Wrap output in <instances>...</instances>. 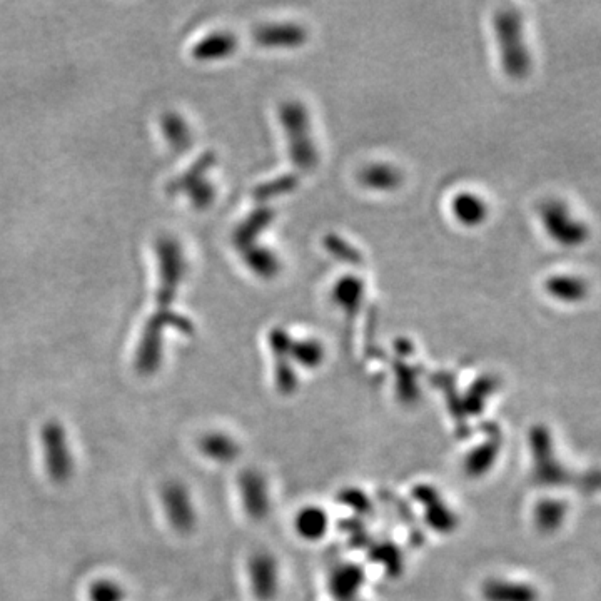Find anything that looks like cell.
Here are the masks:
<instances>
[{
	"instance_id": "cell-8",
	"label": "cell",
	"mask_w": 601,
	"mask_h": 601,
	"mask_svg": "<svg viewBox=\"0 0 601 601\" xmlns=\"http://www.w3.org/2000/svg\"><path fill=\"white\" fill-rule=\"evenodd\" d=\"M545 289L551 298L565 304L583 303L590 294V286L586 283V279L575 274L550 276L545 281Z\"/></svg>"
},
{
	"instance_id": "cell-20",
	"label": "cell",
	"mask_w": 601,
	"mask_h": 601,
	"mask_svg": "<svg viewBox=\"0 0 601 601\" xmlns=\"http://www.w3.org/2000/svg\"><path fill=\"white\" fill-rule=\"evenodd\" d=\"M273 216V209H261L258 213L253 214V216L243 224V228H239L238 236H236V238H238V243H251L253 238L256 239V236L271 223Z\"/></svg>"
},
{
	"instance_id": "cell-18",
	"label": "cell",
	"mask_w": 601,
	"mask_h": 601,
	"mask_svg": "<svg viewBox=\"0 0 601 601\" xmlns=\"http://www.w3.org/2000/svg\"><path fill=\"white\" fill-rule=\"evenodd\" d=\"M324 530H326V516L323 511L308 508L298 516V531L304 538H309V540L319 538V536H323Z\"/></svg>"
},
{
	"instance_id": "cell-2",
	"label": "cell",
	"mask_w": 601,
	"mask_h": 601,
	"mask_svg": "<svg viewBox=\"0 0 601 601\" xmlns=\"http://www.w3.org/2000/svg\"><path fill=\"white\" fill-rule=\"evenodd\" d=\"M289 142V154L299 169H313L318 164V151L311 137L308 111L299 101L284 102L279 109Z\"/></svg>"
},
{
	"instance_id": "cell-6",
	"label": "cell",
	"mask_w": 601,
	"mask_h": 601,
	"mask_svg": "<svg viewBox=\"0 0 601 601\" xmlns=\"http://www.w3.org/2000/svg\"><path fill=\"white\" fill-rule=\"evenodd\" d=\"M162 503L166 510L167 520L174 530L187 533L196 525V510L192 505L191 495L181 483H169L162 490Z\"/></svg>"
},
{
	"instance_id": "cell-19",
	"label": "cell",
	"mask_w": 601,
	"mask_h": 601,
	"mask_svg": "<svg viewBox=\"0 0 601 601\" xmlns=\"http://www.w3.org/2000/svg\"><path fill=\"white\" fill-rule=\"evenodd\" d=\"M126 591L117 581L102 578L92 583L89 588V601H124Z\"/></svg>"
},
{
	"instance_id": "cell-23",
	"label": "cell",
	"mask_w": 601,
	"mask_h": 601,
	"mask_svg": "<svg viewBox=\"0 0 601 601\" xmlns=\"http://www.w3.org/2000/svg\"><path fill=\"white\" fill-rule=\"evenodd\" d=\"M326 246H328L338 258L344 259V261H349V263H358L359 261V254L356 253V249L351 248L349 244L344 243V241L336 238V236H331V238L326 239Z\"/></svg>"
},
{
	"instance_id": "cell-1",
	"label": "cell",
	"mask_w": 601,
	"mask_h": 601,
	"mask_svg": "<svg viewBox=\"0 0 601 601\" xmlns=\"http://www.w3.org/2000/svg\"><path fill=\"white\" fill-rule=\"evenodd\" d=\"M495 31L500 44L501 64L508 76L523 79L531 71V56L525 42L523 17L520 12L505 7L496 12Z\"/></svg>"
},
{
	"instance_id": "cell-12",
	"label": "cell",
	"mask_w": 601,
	"mask_h": 601,
	"mask_svg": "<svg viewBox=\"0 0 601 601\" xmlns=\"http://www.w3.org/2000/svg\"><path fill=\"white\" fill-rule=\"evenodd\" d=\"M251 581H253V590H256L261 598L271 596L276 590L278 576H276V563L273 558L266 555H259L251 561L249 566Z\"/></svg>"
},
{
	"instance_id": "cell-11",
	"label": "cell",
	"mask_w": 601,
	"mask_h": 601,
	"mask_svg": "<svg viewBox=\"0 0 601 601\" xmlns=\"http://www.w3.org/2000/svg\"><path fill=\"white\" fill-rule=\"evenodd\" d=\"M359 179L363 182V186L374 191H393L401 184L403 176L391 164H369L361 171Z\"/></svg>"
},
{
	"instance_id": "cell-21",
	"label": "cell",
	"mask_w": 601,
	"mask_h": 601,
	"mask_svg": "<svg viewBox=\"0 0 601 601\" xmlns=\"http://www.w3.org/2000/svg\"><path fill=\"white\" fill-rule=\"evenodd\" d=\"M296 184H298V179L294 176L279 177L276 181L259 187L258 191H256V197L264 199V197L278 196V194L293 191Z\"/></svg>"
},
{
	"instance_id": "cell-3",
	"label": "cell",
	"mask_w": 601,
	"mask_h": 601,
	"mask_svg": "<svg viewBox=\"0 0 601 601\" xmlns=\"http://www.w3.org/2000/svg\"><path fill=\"white\" fill-rule=\"evenodd\" d=\"M540 218L546 234L563 248H580L590 239L588 224L576 218L563 201H545L540 206Z\"/></svg>"
},
{
	"instance_id": "cell-17",
	"label": "cell",
	"mask_w": 601,
	"mask_h": 601,
	"mask_svg": "<svg viewBox=\"0 0 601 601\" xmlns=\"http://www.w3.org/2000/svg\"><path fill=\"white\" fill-rule=\"evenodd\" d=\"M334 301L344 309L356 308L363 301V283L354 276L343 278L333 291Z\"/></svg>"
},
{
	"instance_id": "cell-22",
	"label": "cell",
	"mask_w": 601,
	"mask_h": 601,
	"mask_svg": "<svg viewBox=\"0 0 601 601\" xmlns=\"http://www.w3.org/2000/svg\"><path fill=\"white\" fill-rule=\"evenodd\" d=\"M296 356L304 366H316L323 359V346H319L316 341H304L296 344Z\"/></svg>"
},
{
	"instance_id": "cell-10",
	"label": "cell",
	"mask_w": 601,
	"mask_h": 601,
	"mask_svg": "<svg viewBox=\"0 0 601 601\" xmlns=\"http://www.w3.org/2000/svg\"><path fill=\"white\" fill-rule=\"evenodd\" d=\"M453 214L466 226H478L488 218V204L473 192H460L453 199Z\"/></svg>"
},
{
	"instance_id": "cell-4",
	"label": "cell",
	"mask_w": 601,
	"mask_h": 601,
	"mask_svg": "<svg viewBox=\"0 0 601 601\" xmlns=\"http://www.w3.org/2000/svg\"><path fill=\"white\" fill-rule=\"evenodd\" d=\"M47 475L56 483H66L74 473V456L66 430L59 421H47L41 431Z\"/></svg>"
},
{
	"instance_id": "cell-16",
	"label": "cell",
	"mask_w": 601,
	"mask_h": 601,
	"mask_svg": "<svg viewBox=\"0 0 601 601\" xmlns=\"http://www.w3.org/2000/svg\"><path fill=\"white\" fill-rule=\"evenodd\" d=\"M246 263L261 278H273L279 273V259L269 249H251L246 254Z\"/></svg>"
},
{
	"instance_id": "cell-13",
	"label": "cell",
	"mask_w": 601,
	"mask_h": 601,
	"mask_svg": "<svg viewBox=\"0 0 601 601\" xmlns=\"http://www.w3.org/2000/svg\"><path fill=\"white\" fill-rule=\"evenodd\" d=\"M568 515V505L565 501L546 498L535 508V523L543 533H555L560 530Z\"/></svg>"
},
{
	"instance_id": "cell-9",
	"label": "cell",
	"mask_w": 601,
	"mask_h": 601,
	"mask_svg": "<svg viewBox=\"0 0 601 601\" xmlns=\"http://www.w3.org/2000/svg\"><path fill=\"white\" fill-rule=\"evenodd\" d=\"M486 601H538L540 593L535 586L523 581L490 580L483 588Z\"/></svg>"
},
{
	"instance_id": "cell-7",
	"label": "cell",
	"mask_w": 601,
	"mask_h": 601,
	"mask_svg": "<svg viewBox=\"0 0 601 601\" xmlns=\"http://www.w3.org/2000/svg\"><path fill=\"white\" fill-rule=\"evenodd\" d=\"M308 32L291 22L264 24L254 31V39L264 47H298L306 42Z\"/></svg>"
},
{
	"instance_id": "cell-5",
	"label": "cell",
	"mask_w": 601,
	"mask_h": 601,
	"mask_svg": "<svg viewBox=\"0 0 601 601\" xmlns=\"http://www.w3.org/2000/svg\"><path fill=\"white\" fill-rule=\"evenodd\" d=\"M531 451L535 458V476L541 485L566 486L571 480L563 463L556 458L550 431L543 426H536L531 431Z\"/></svg>"
},
{
	"instance_id": "cell-14",
	"label": "cell",
	"mask_w": 601,
	"mask_h": 601,
	"mask_svg": "<svg viewBox=\"0 0 601 601\" xmlns=\"http://www.w3.org/2000/svg\"><path fill=\"white\" fill-rule=\"evenodd\" d=\"M204 456L216 463H229L238 456V445L223 433H209L201 440Z\"/></svg>"
},
{
	"instance_id": "cell-15",
	"label": "cell",
	"mask_w": 601,
	"mask_h": 601,
	"mask_svg": "<svg viewBox=\"0 0 601 601\" xmlns=\"http://www.w3.org/2000/svg\"><path fill=\"white\" fill-rule=\"evenodd\" d=\"M238 42L236 37L229 32H221L208 37L203 44L196 47V56L203 59H218V57L229 56L236 49Z\"/></svg>"
}]
</instances>
